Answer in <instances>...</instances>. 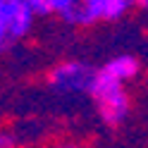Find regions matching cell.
Returning <instances> with one entry per match:
<instances>
[{
    "label": "cell",
    "instance_id": "10",
    "mask_svg": "<svg viewBox=\"0 0 148 148\" xmlns=\"http://www.w3.org/2000/svg\"><path fill=\"white\" fill-rule=\"evenodd\" d=\"M138 5H143V7H146V10H148V0H141V3H138Z\"/></svg>",
    "mask_w": 148,
    "mask_h": 148
},
{
    "label": "cell",
    "instance_id": "9",
    "mask_svg": "<svg viewBox=\"0 0 148 148\" xmlns=\"http://www.w3.org/2000/svg\"><path fill=\"white\" fill-rule=\"evenodd\" d=\"M53 148H77V146H67L64 143V146H53Z\"/></svg>",
    "mask_w": 148,
    "mask_h": 148
},
{
    "label": "cell",
    "instance_id": "1",
    "mask_svg": "<svg viewBox=\"0 0 148 148\" xmlns=\"http://www.w3.org/2000/svg\"><path fill=\"white\" fill-rule=\"evenodd\" d=\"M88 96L93 98L98 115L108 127H117V124H122L127 119V115H129V96H127V88H124L122 81L108 77V74H103L98 69L96 84H93Z\"/></svg>",
    "mask_w": 148,
    "mask_h": 148
},
{
    "label": "cell",
    "instance_id": "8",
    "mask_svg": "<svg viewBox=\"0 0 148 148\" xmlns=\"http://www.w3.org/2000/svg\"><path fill=\"white\" fill-rule=\"evenodd\" d=\"M10 43H12V38H10V34H7V29H5L3 19H0V53H3V50H5Z\"/></svg>",
    "mask_w": 148,
    "mask_h": 148
},
{
    "label": "cell",
    "instance_id": "4",
    "mask_svg": "<svg viewBox=\"0 0 148 148\" xmlns=\"http://www.w3.org/2000/svg\"><path fill=\"white\" fill-rule=\"evenodd\" d=\"M0 19H3L12 43L22 41L31 31L36 12L31 10L29 0H0Z\"/></svg>",
    "mask_w": 148,
    "mask_h": 148
},
{
    "label": "cell",
    "instance_id": "5",
    "mask_svg": "<svg viewBox=\"0 0 148 148\" xmlns=\"http://www.w3.org/2000/svg\"><path fill=\"white\" fill-rule=\"evenodd\" d=\"M31 10L36 17H60L62 22H69V17L77 12V7L81 5V0H29Z\"/></svg>",
    "mask_w": 148,
    "mask_h": 148
},
{
    "label": "cell",
    "instance_id": "11",
    "mask_svg": "<svg viewBox=\"0 0 148 148\" xmlns=\"http://www.w3.org/2000/svg\"><path fill=\"white\" fill-rule=\"evenodd\" d=\"M136 3H141V0H136Z\"/></svg>",
    "mask_w": 148,
    "mask_h": 148
},
{
    "label": "cell",
    "instance_id": "3",
    "mask_svg": "<svg viewBox=\"0 0 148 148\" xmlns=\"http://www.w3.org/2000/svg\"><path fill=\"white\" fill-rule=\"evenodd\" d=\"M132 5H136V0H81L67 24L88 26L98 22H117L132 10Z\"/></svg>",
    "mask_w": 148,
    "mask_h": 148
},
{
    "label": "cell",
    "instance_id": "7",
    "mask_svg": "<svg viewBox=\"0 0 148 148\" xmlns=\"http://www.w3.org/2000/svg\"><path fill=\"white\" fill-rule=\"evenodd\" d=\"M0 148H17V136L7 129H0Z\"/></svg>",
    "mask_w": 148,
    "mask_h": 148
},
{
    "label": "cell",
    "instance_id": "6",
    "mask_svg": "<svg viewBox=\"0 0 148 148\" xmlns=\"http://www.w3.org/2000/svg\"><path fill=\"white\" fill-rule=\"evenodd\" d=\"M138 69H141V64H138V60L134 58V55H117V58L108 60L103 67H100V72L108 74V77H112L117 81H122V84H127V81H132Z\"/></svg>",
    "mask_w": 148,
    "mask_h": 148
},
{
    "label": "cell",
    "instance_id": "2",
    "mask_svg": "<svg viewBox=\"0 0 148 148\" xmlns=\"http://www.w3.org/2000/svg\"><path fill=\"white\" fill-rule=\"evenodd\" d=\"M98 69L93 64H88L84 60H64L58 62L48 72V84L58 93H91V88L96 84Z\"/></svg>",
    "mask_w": 148,
    "mask_h": 148
}]
</instances>
